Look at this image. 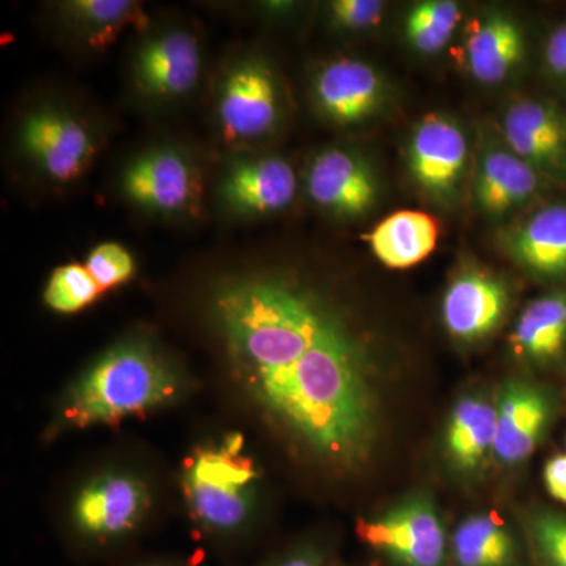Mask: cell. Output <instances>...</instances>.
Instances as JSON below:
<instances>
[{
	"label": "cell",
	"instance_id": "cell-1",
	"mask_svg": "<svg viewBox=\"0 0 566 566\" xmlns=\"http://www.w3.org/2000/svg\"><path fill=\"white\" fill-rule=\"evenodd\" d=\"M210 315L234 381L283 436L334 471L370 463L378 360L331 297L292 275H237L216 286Z\"/></svg>",
	"mask_w": 566,
	"mask_h": 566
},
{
	"label": "cell",
	"instance_id": "cell-2",
	"mask_svg": "<svg viewBox=\"0 0 566 566\" xmlns=\"http://www.w3.org/2000/svg\"><path fill=\"white\" fill-rule=\"evenodd\" d=\"M174 364L150 342L134 337L103 354L63 398L66 427L117 423L172 403L182 392Z\"/></svg>",
	"mask_w": 566,
	"mask_h": 566
},
{
	"label": "cell",
	"instance_id": "cell-3",
	"mask_svg": "<svg viewBox=\"0 0 566 566\" xmlns=\"http://www.w3.org/2000/svg\"><path fill=\"white\" fill-rule=\"evenodd\" d=\"M256 483L259 469L240 434L197 447L182 468V491L193 521L212 535H234L251 521Z\"/></svg>",
	"mask_w": 566,
	"mask_h": 566
},
{
	"label": "cell",
	"instance_id": "cell-4",
	"mask_svg": "<svg viewBox=\"0 0 566 566\" xmlns=\"http://www.w3.org/2000/svg\"><path fill=\"white\" fill-rule=\"evenodd\" d=\"M357 538L389 566H450V534L434 497L416 491L360 517Z\"/></svg>",
	"mask_w": 566,
	"mask_h": 566
},
{
	"label": "cell",
	"instance_id": "cell-5",
	"mask_svg": "<svg viewBox=\"0 0 566 566\" xmlns=\"http://www.w3.org/2000/svg\"><path fill=\"white\" fill-rule=\"evenodd\" d=\"M150 505L148 488L126 472H109L93 479L74 499V531L82 542L107 546L139 527Z\"/></svg>",
	"mask_w": 566,
	"mask_h": 566
},
{
	"label": "cell",
	"instance_id": "cell-6",
	"mask_svg": "<svg viewBox=\"0 0 566 566\" xmlns=\"http://www.w3.org/2000/svg\"><path fill=\"white\" fill-rule=\"evenodd\" d=\"M556 412V397L547 387L526 378L506 379L495 394V463H526L545 441Z\"/></svg>",
	"mask_w": 566,
	"mask_h": 566
},
{
	"label": "cell",
	"instance_id": "cell-7",
	"mask_svg": "<svg viewBox=\"0 0 566 566\" xmlns=\"http://www.w3.org/2000/svg\"><path fill=\"white\" fill-rule=\"evenodd\" d=\"M279 111L277 81L262 59H245L223 77L218 117L227 140L262 139L277 125Z\"/></svg>",
	"mask_w": 566,
	"mask_h": 566
},
{
	"label": "cell",
	"instance_id": "cell-8",
	"mask_svg": "<svg viewBox=\"0 0 566 566\" xmlns=\"http://www.w3.org/2000/svg\"><path fill=\"white\" fill-rule=\"evenodd\" d=\"M21 145L41 172L59 182L80 178L95 155L91 129L73 115L50 107L24 118Z\"/></svg>",
	"mask_w": 566,
	"mask_h": 566
},
{
	"label": "cell",
	"instance_id": "cell-9",
	"mask_svg": "<svg viewBox=\"0 0 566 566\" xmlns=\"http://www.w3.org/2000/svg\"><path fill=\"white\" fill-rule=\"evenodd\" d=\"M123 192L133 203L161 214H181L199 205V174L174 148L144 153L123 175Z\"/></svg>",
	"mask_w": 566,
	"mask_h": 566
},
{
	"label": "cell",
	"instance_id": "cell-10",
	"mask_svg": "<svg viewBox=\"0 0 566 566\" xmlns=\"http://www.w3.org/2000/svg\"><path fill=\"white\" fill-rule=\"evenodd\" d=\"M408 163L412 178L424 192L441 202H452L468 166L463 129L444 115H427L412 133Z\"/></svg>",
	"mask_w": 566,
	"mask_h": 566
},
{
	"label": "cell",
	"instance_id": "cell-11",
	"mask_svg": "<svg viewBox=\"0 0 566 566\" xmlns=\"http://www.w3.org/2000/svg\"><path fill=\"white\" fill-rule=\"evenodd\" d=\"M509 286L485 271H464L447 286L441 315L447 333L463 344L485 340L504 323Z\"/></svg>",
	"mask_w": 566,
	"mask_h": 566
},
{
	"label": "cell",
	"instance_id": "cell-12",
	"mask_svg": "<svg viewBox=\"0 0 566 566\" xmlns=\"http://www.w3.org/2000/svg\"><path fill=\"white\" fill-rule=\"evenodd\" d=\"M308 197L338 218H359L378 202V180L360 156L327 148L315 156L305 177Z\"/></svg>",
	"mask_w": 566,
	"mask_h": 566
},
{
	"label": "cell",
	"instance_id": "cell-13",
	"mask_svg": "<svg viewBox=\"0 0 566 566\" xmlns=\"http://www.w3.org/2000/svg\"><path fill=\"white\" fill-rule=\"evenodd\" d=\"M495 395L469 390L457 398L447 416L442 453L461 479H475L494 461Z\"/></svg>",
	"mask_w": 566,
	"mask_h": 566
},
{
	"label": "cell",
	"instance_id": "cell-14",
	"mask_svg": "<svg viewBox=\"0 0 566 566\" xmlns=\"http://www.w3.org/2000/svg\"><path fill=\"white\" fill-rule=\"evenodd\" d=\"M504 136L510 150L538 174L566 178V114L554 104L523 99L509 107Z\"/></svg>",
	"mask_w": 566,
	"mask_h": 566
},
{
	"label": "cell",
	"instance_id": "cell-15",
	"mask_svg": "<svg viewBox=\"0 0 566 566\" xmlns=\"http://www.w3.org/2000/svg\"><path fill=\"white\" fill-rule=\"evenodd\" d=\"M314 95L324 117L342 126L357 125L379 109L385 85L374 66L338 59L316 73Z\"/></svg>",
	"mask_w": 566,
	"mask_h": 566
},
{
	"label": "cell",
	"instance_id": "cell-16",
	"mask_svg": "<svg viewBox=\"0 0 566 566\" xmlns=\"http://www.w3.org/2000/svg\"><path fill=\"white\" fill-rule=\"evenodd\" d=\"M202 70L199 41L191 33L174 31L148 40L137 54L139 87L156 98H178L191 92Z\"/></svg>",
	"mask_w": 566,
	"mask_h": 566
},
{
	"label": "cell",
	"instance_id": "cell-17",
	"mask_svg": "<svg viewBox=\"0 0 566 566\" xmlns=\"http://www.w3.org/2000/svg\"><path fill=\"white\" fill-rule=\"evenodd\" d=\"M296 175L277 156L234 164L223 178V203L238 214H271L285 210L296 196Z\"/></svg>",
	"mask_w": 566,
	"mask_h": 566
},
{
	"label": "cell",
	"instance_id": "cell-18",
	"mask_svg": "<svg viewBox=\"0 0 566 566\" xmlns=\"http://www.w3.org/2000/svg\"><path fill=\"white\" fill-rule=\"evenodd\" d=\"M450 566H527L515 528L494 513H474L450 534Z\"/></svg>",
	"mask_w": 566,
	"mask_h": 566
},
{
	"label": "cell",
	"instance_id": "cell-19",
	"mask_svg": "<svg viewBox=\"0 0 566 566\" xmlns=\"http://www.w3.org/2000/svg\"><path fill=\"white\" fill-rule=\"evenodd\" d=\"M510 253L524 270L543 279H566V203L532 214L510 234Z\"/></svg>",
	"mask_w": 566,
	"mask_h": 566
},
{
	"label": "cell",
	"instance_id": "cell-20",
	"mask_svg": "<svg viewBox=\"0 0 566 566\" xmlns=\"http://www.w3.org/2000/svg\"><path fill=\"white\" fill-rule=\"evenodd\" d=\"M539 188V174L512 150L490 148L480 156L475 200L488 214L501 216L528 202Z\"/></svg>",
	"mask_w": 566,
	"mask_h": 566
},
{
	"label": "cell",
	"instance_id": "cell-21",
	"mask_svg": "<svg viewBox=\"0 0 566 566\" xmlns=\"http://www.w3.org/2000/svg\"><path fill=\"white\" fill-rule=\"evenodd\" d=\"M510 345L527 364L549 365L560 359L566 352V290L532 301L517 316Z\"/></svg>",
	"mask_w": 566,
	"mask_h": 566
},
{
	"label": "cell",
	"instance_id": "cell-22",
	"mask_svg": "<svg viewBox=\"0 0 566 566\" xmlns=\"http://www.w3.org/2000/svg\"><path fill=\"white\" fill-rule=\"evenodd\" d=\"M526 40L512 17L495 13L469 31L465 54L472 76L482 84H501L523 61Z\"/></svg>",
	"mask_w": 566,
	"mask_h": 566
},
{
	"label": "cell",
	"instance_id": "cell-23",
	"mask_svg": "<svg viewBox=\"0 0 566 566\" xmlns=\"http://www.w3.org/2000/svg\"><path fill=\"white\" fill-rule=\"evenodd\" d=\"M376 259L390 270H408L427 260L438 248L439 226L423 211L403 210L382 219L368 233Z\"/></svg>",
	"mask_w": 566,
	"mask_h": 566
},
{
	"label": "cell",
	"instance_id": "cell-24",
	"mask_svg": "<svg viewBox=\"0 0 566 566\" xmlns=\"http://www.w3.org/2000/svg\"><path fill=\"white\" fill-rule=\"evenodd\" d=\"M66 18L93 48H104L128 28L148 24L139 3L129 0H73L62 3Z\"/></svg>",
	"mask_w": 566,
	"mask_h": 566
},
{
	"label": "cell",
	"instance_id": "cell-25",
	"mask_svg": "<svg viewBox=\"0 0 566 566\" xmlns=\"http://www.w3.org/2000/svg\"><path fill=\"white\" fill-rule=\"evenodd\" d=\"M461 21V9L450 0L417 3L406 18V35L422 54L442 51Z\"/></svg>",
	"mask_w": 566,
	"mask_h": 566
},
{
	"label": "cell",
	"instance_id": "cell-26",
	"mask_svg": "<svg viewBox=\"0 0 566 566\" xmlns=\"http://www.w3.org/2000/svg\"><path fill=\"white\" fill-rule=\"evenodd\" d=\"M103 293L85 264L71 263L51 274L44 290V303L59 314H76L95 303Z\"/></svg>",
	"mask_w": 566,
	"mask_h": 566
},
{
	"label": "cell",
	"instance_id": "cell-27",
	"mask_svg": "<svg viewBox=\"0 0 566 566\" xmlns=\"http://www.w3.org/2000/svg\"><path fill=\"white\" fill-rule=\"evenodd\" d=\"M528 546L536 565L566 566V515L536 506L526 516Z\"/></svg>",
	"mask_w": 566,
	"mask_h": 566
},
{
	"label": "cell",
	"instance_id": "cell-28",
	"mask_svg": "<svg viewBox=\"0 0 566 566\" xmlns=\"http://www.w3.org/2000/svg\"><path fill=\"white\" fill-rule=\"evenodd\" d=\"M85 268L95 282L102 286L103 292L128 282L136 271L132 253L117 243L96 245L88 253Z\"/></svg>",
	"mask_w": 566,
	"mask_h": 566
},
{
	"label": "cell",
	"instance_id": "cell-29",
	"mask_svg": "<svg viewBox=\"0 0 566 566\" xmlns=\"http://www.w3.org/2000/svg\"><path fill=\"white\" fill-rule=\"evenodd\" d=\"M329 10L338 28L359 31L381 21L385 3L379 0H337L331 3Z\"/></svg>",
	"mask_w": 566,
	"mask_h": 566
},
{
	"label": "cell",
	"instance_id": "cell-30",
	"mask_svg": "<svg viewBox=\"0 0 566 566\" xmlns=\"http://www.w3.org/2000/svg\"><path fill=\"white\" fill-rule=\"evenodd\" d=\"M262 566H334L329 547L308 539L289 547Z\"/></svg>",
	"mask_w": 566,
	"mask_h": 566
},
{
	"label": "cell",
	"instance_id": "cell-31",
	"mask_svg": "<svg viewBox=\"0 0 566 566\" xmlns=\"http://www.w3.org/2000/svg\"><path fill=\"white\" fill-rule=\"evenodd\" d=\"M545 61L553 76L566 81V22L558 25L547 39Z\"/></svg>",
	"mask_w": 566,
	"mask_h": 566
},
{
	"label": "cell",
	"instance_id": "cell-32",
	"mask_svg": "<svg viewBox=\"0 0 566 566\" xmlns=\"http://www.w3.org/2000/svg\"><path fill=\"white\" fill-rule=\"evenodd\" d=\"M543 480L551 497L566 504V455H557L547 461Z\"/></svg>",
	"mask_w": 566,
	"mask_h": 566
},
{
	"label": "cell",
	"instance_id": "cell-33",
	"mask_svg": "<svg viewBox=\"0 0 566 566\" xmlns=\"http://www.w3.org/2000/svg\"><path fill=\"white\" fill-rule=\"evenodd\" d=\"M134 566H186V565L177 564V562H170V560H153V562H144V564L134 565Z\"/></svg>",
	"mask_w": 566,
	"mask_h": 566
}]
</instances>
